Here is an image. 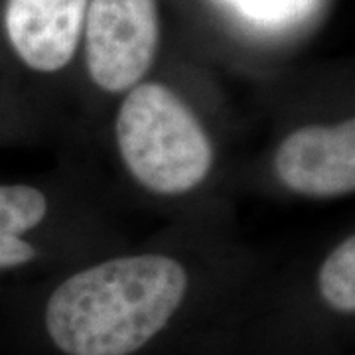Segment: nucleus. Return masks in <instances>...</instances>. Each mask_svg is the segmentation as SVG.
<instances>
[{"mask_svg":"<svg viewBox=\"0 0 355 355\" xmlns=\"http://www.w3.org/2000/svg\"><path fill=\"white\" fill-rule=\"evenodd\" d=\"M318 288L328 304L343 312L355 310V239L342 241L324 261L318 275Z\"/></svg>","mask_w":355,"mask_h":355,"instance_id":"7","label":"nucleus"},{"mask_svg":"<svg viewBox=\"0 0 355 355\" xmlns=\"http://www.w3.org/2000/svg\"><path fill=\"white\" fill-rule=\"evenodd\" d=\"M245 22L263 30H284L316 12L320 0H221Z\"/></svg>","mask_w":355,"mask_h":355,"instance_id":"8","label":"nucleus"},{"mask_svg":"<svg viewBox=\"0 0 355 355\" xmlns=\"http://www.w3.org/2000/svg\"><path fill=\"white\" fill-rule=\"evenodd\" d=\"M83 28L91 79L109 93L137 87L158 51L156 0H89Z\"/></svg>","mask_w":355,"mask_h":355,"instance_id":"3","label":"nucleus"},{"mask_svg":"<svg viewBox=\"0 0 355 355\" xmlns=\"http://www.w3.org/2000/svg\"><path fill=\"white\" fill-rule=\"evenodd\" d=\"M188 275L164 254L121 257L64 280L46 306V330L65 355H132L164 330Z\"/></svg>","mask_w":355,"mask_h":355,"instance_id":"1","label":"nucleus"},{"mask_svg":"<svg viewBox=\"0 0 355 355\" xmlns=\"http://www.w3.org/2000/svg\"><path fill=\"white\" fill-rule=\"evenodd\" d=\"M275 168L280 182L310 198H338L355 190V123L302 127L280 142Z\"/></svg>","mask_w":355,"mask_h":355,"instance_id":"4","label":"nucleus"},{"mask_svg":"<svg viewBox=\"0 0 355 355\" xmlns=\"http://www.w3.org/2000/svg\"><path fill=\"white\" fill-rule=\"evenodd\" d=\"M114 130L128 172L154 193H186L211 168L214 150L200 121L162 83L130 89Z\"/></svg>","mask_w":355,"mask_h":355,"instance_id":"2","label":"nucleus"},{"mask_svg":"<svg viewBox=\"0 0 355 355\" xmlns=\"http://www.w3.org/2000/svg\"><path fill=\"white\" fill-rule=\"evenodd\" d=\"M89 0H8L4 24L14 51L36 71H58L76 55Z\"/></svg>","mask_w":355,"mask_h":355,"instance_id":"5","label":"nucleus"},{"mask_svg":"<svg viewBox=\"0 0 355 355\" xmlns=\"http://www.w3.org/2000/svg\"><path fill=\"white\" fill-rule=\"evenodd\" d=\"M46 211V196L36 188L0 186V270L36 259V249L22 235L40 225Z\"/></svg>","mask_w":355,"mask_h":355,"instance_id":"6","label":"nucleus"}]
</instances>
